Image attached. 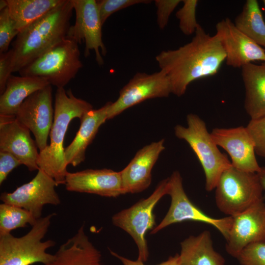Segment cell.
<instances>
[{"label": "cell", "instance_id": "d590c367", "mask_svg": "<svg viewBox=\"0 0 265 265\" xmlns=\"http://www.w3.org/2000/svg\"><path fill=\"white\" fill-rule=\"evenodd\" d=\"M112 255L118 258L121 261L123 265H145L144 262L137 260L133 261L124 257L120 256L116 253L110 250ZM180 256L179 254H176L174 256H170L167 260L164 261L158 265H179Z\"/></svg>", "mask_w": 265, "mask_h": 265}, {"label": "cell", "instance_id": "d6a6232c", "mask_svg": "<svg viewBox=\"0 0 265 265\" xmlns=\"http://www.w3.org/2000/svg\"><path fill=\"white\" fill-rule=\"evenodd\" d=\"M182 1L181 0H155L157 8V24L160 29H164L167 26L170 15Z\"/></svg>", "mask_w": 265, "mask_h": 265}, {"label": "cell", "instance_id": "ac0fdd59", "mask_svg": "<svg viewBox=\"0 0 265 265\" xmlns=\"http://www.w3.org/2000/svg\"><path fill=\"white\" fill-rule=\"evenodd\" d=\"M64 185L68 191L72 192L107 197H117L125 194L120 171L106 168L68 172Z\"/></svg>", "mask_w": 265, "mask_h": 265}, {"label": "cell", "instance_id": "ab89813d", "mask_svg": "<svg viewBox=\"0 0 265 265\" xmlns=\"http://www.w3.org/2000/svg\"></svg>", "mask_w": 265, "mask_h": 265}, {"label": "cell", "instance_id": "3957f363", "mask_svg": "<svg viewBox=\"0 0 265 265\" xmlns=\"http://www.w3.org/2000/svg\"><path fill=\"white\" fill-rule=\"evenodd\" d=\"M93 109L87 101L76 97L71 89L57 88L55 95L54 118L50 133L49 145L39 151L37 164L39 169L52 177L57 185L65 184L68 172L64 158L63 142L70 122L80 119Z\"/></svg>", "mask_w": 265, "mask_h": 265}, {"label": "cell", "instance_id": "4dcf8cb0", "mask_svg": "<svg viewBox=\"0 0 265 265\" xmlns=\"http://www.w3.org/2000/svg\"><path fill=\"white\" fill-rule=\"evenodd\" d=\"M237 259L241 265H265V242L249 244Z\"/></svg>", "mask_w": 265, "mask_h": 265}, {"label": "cell", "instance_id": "7a4b0ae2", "mask_svg": "<svg viewBox=\"0 0 265 265\" xmlns=\"http://www.w3.org/2000/svg\"><path fill=\"white\" fill-rule=\"evenodd\" d=\"M74 7L63 1L39 20L21 30L13 43L12 72H19L66 38Z\"/></svg>", "mask_w": 265, "mask_h": 265}, {"label": "cell", "instance_id": "f1b7e54d", "mask_svg": "<svg viewBox=\"0 0 265 265\" xmlns=\"http://www.w3.org/2000/svg\"><path fill=\"white\" fill-rule=\"evenodd\" d=\"M19 33L14 21L9 15L8 7L0 10V53L8 51L11 42Z\"/></svg>", "mask_w": 265, "mask_h": 265}, {"label": "cell", "instance_id": "5b68a950", "mask_svg": "<svg viewBox=\"0 0 265 265\" xmlns=\"http://www.w3.org/2000/svg\"><path fill=\"white\" fill-rule=\"evenodd\" d=\"M52 213L37 219L25 235L16 237L11 233L0 236V265H45L51 261L54 254L47 250L55 244L52 239L43 241L55 215Z\"/></svg>", "mask_w": 265, "mask_h": 265}, {"label": "cell", "instance_id": "ffe728a7", "mask_svg": "<svg viewBox=\"0 0 265 265\" xmlns=\"http://www.w3.org/2000/svg\"><path fill=\"white\" fill-rule=\"evenodd\" d=\"M111 102L97 109L86 112L80 120V127L72 142L64 148L67 165L76 166L84 161L85 151L97 134L99 128L107 120V111Z\"/></svg>", "mask_w": 265, "mask_h": 265}, {"label": "cell", "instance_id": "8992f818", "mask_svg": "<svg viewBox=\"0 0 265 265\" xmlns=\"http://www.w3.org/2000/svg\"><path fill=\"white\" fill-rule=\"evenodd\" d=\"M82 66L78 44L66 37L18 73L22 76L45 78L58 88L64 87L75 78Z\"/></svg>", "mask_w": 265, "mask_h": 265}, {"label": "cell", "instance_id": "e575fe53", "mask_svg": "<svg viewBox=\"0 0 265 265\" xmlns=\"http://www.w3.org/2000/svg\"><path fill=\"white\" fill-rule=\"evenodd\" d=\"M21 164L20 160L12 154L0 151V185L3 183L14 169Z\"/></svg>", "mask_w": 265, "mask_h": 265}, {"label": "cell", "instance_id": "30bf717a", "mask_svg": "<svg viewBox=\"0 0 265 265\" xmlns=\"http://www.w3.org/2000/svg\"><path fill=\"white\" fill-rule=\"evenodd\" d=\"M171 93L170 81L163 71L151 74L137 73L121 89L117 99L111 103L107 120L148 99L167 97Z\"/></svg>", "mask_w": 265, "mask_h": 265}, {"label": "cell", "instance_id": "603a6c76", "mask_svg": "<svg viewBox=\"0 0 265 265\" xmlns=\"http://www.w3.org/2000/svg\"><path fill=\"white\" fill-rule=\"evenodd\" d=\"M245 87L244 108L251 119L265 115V62L252 63L241 67Z\"/></svg>", "mask_w": 265, "mask_h": 265}, {"label": "cell", "instance_id": "cb8c5ba5", "mask_svg": "<svg viewBox=\"0 0 265 265\" xmlns=\"http://www.w3.org/2000/svg\"><path fill=\"white\" fill-rule=\"evenodd\" d=\"M179 265H224L225 259L213 246L210 232L204 231L181 242Z\"/></svg>", "mask_w": 265, "mask_h": 265}, {"label": "cell", "instance_id": "4fadbf2b", "mask_svg": "<svg viewBox=\"0 0 265 265\" xmlns=\"http://www.w3.org/2000/svg\"><path fill=\"white\" fill-rule=\"evenodd\" d=\"M16 119L33 134L40 151L47 146V140L53 124L51 84L27 97L21 104L15 115Z\"/></svg>", "mask_w": 265, "mask_h": 265}, {"label": "cell", "instance_id": "836d02e7", "mask_svg": "<svg viewBox=\"0 0 265 265\" xmlns=\"http://www.w3.org/2000/svg\"><path fill=\"white\" fill-rule=\"evenodd\" d=\"M12 50L0 53V94L4 92L6 84L12 72Z\"/></svg>", "mask_w": 265, "mask_h": 265}, {"label": "cell", "instance_id": "5bb4252c", "mask_svg": "<svg viewBox=\"0 0 265 265\" xmlns=\"http://www.w3.org/2000/svg\"><path fill=\"white\" fill-rule=\"evenodd\" d=\"M210 133L215 143L227 152L233 167L245 172L259 171L255 144L246 127L215 128Z\"/></svg>", "mask_w": 265, "mask_h": 265}, {"label": "cell", "instance_id": "2e32d148", "mask_svg": "<svg viewBox=\"0 0 265 265\" xmlns=\"http://www.w3.org/2000/svg\"><path fill=\"white\" fill-rule=\"evenodd\" d=\"M233 224L226 240V252L237 258L248 245L265 242V204L264 200L232 216Z\"/></svg>", "mask_w": 265, "mask_h": 265}, {"label": "cell", "instance_id": "1f68e13d", "mask_svg": "<svg viewBox=\"0 0 265 265\" xmlns=\"http://www.w3.org/2000/svg\"><path fill=\"white\" fill-rule=\"evenodd\" d=\"M246 127L253 139L256 154L265 159V115L250 119Z\"/></svg>", "mask_w": 265, "mask_h": 265}, {"label": "cell", "instance_id": "d4e9b609", "mask_svg": "<svg viewBox=\"0 0 265 265\" xmlns=\"http://www.w3.org/2000/svg\"><path fill=\"white\" fill-rule=\"evenodd\" d=\"M63 0H6L9 15L20 32L41 19Z\"/></svg>", "mask_w": 265, "mask_h": 265}, {"label": "cell", "instance_id": "9c48e42d", "mask_svg": "<svg viewBox=\"0 0 265 265\" xmlns=\"http://www.w3.org/2000/svg\"><path fill=\"white\" fill-rule=\"evenodd\" d=\"M168 195L171 197L169 209L160 223L151 232L155 234L170 225L186 220L198 221L215 228L224 237L228 238L233 224L232 216L215 218L205 214L190 200L183 185L180 173L174 171L168 178Z\"/></svg>", "mask_w": 265, "mask_h": 265}, {"label": "cell", "instance_id": "6da1fadb", "mask_svg": "<svg viewBox=\"0 0 265 265\" xmlns=\"http://www.w3.org/2000/svg\"><path fill=\"white\" fill-rule=\"evenodd\" d=\"M155 58L170 81L172 93L181 97L191 82L216 74L226 54L217 36L207 33L199 25L189 42L163 51Z\"/></svg>", "mask_w": 265, "mask_h": 265}, {"label": "cell", "instance_id": "4316f807", "mask_svg": "<svg viewBox=\"0 0 265 265\" xmlns=\"http://www.w3.org/2000/svg\"><path fill=\"white\" fill-rule=\"evenodd\" d=\"M37 220L24 209L4 203L0 204V236L27 227L28 224L32 226Z\"/></svg>", "mask_w": 265, "mask_h": 265}, {"label": "cell", "instance_id": "f546056e", "mask_svg": "<svg viewBox=\"0 0 265 265\" xmlns=\"http://www.w3.org/2000/svg\"><path fill=\"white\" fill-rule=\"evenodd\" d=\"M101 21L103 25L114 13L126 7L139 3H149V0H96Z\"/></svg>", "mask_w": 265, "mask_h": 265}, {"label": "cell", "instance_id": "484cf974", "mask_svg": "<svg viewBox=\"0 0 265 265\" xmlns=\"http://www.w3.org/2000/svg\"><path fill=\"white\" fill-rule=\"evenodd\" d=\"M234 24L239 31L257 44L265 46V22L257 0H246Z\"/></svg>", "mask_w": 265, "mask_h": 265}, {"label": "cell", "instance_id": "44dd1931", "mask_svg": "<svg viewBox=\"0 0 265 265\" xmlns=\"http://www.w3.org/2000/svg\"><path fill=\"white\" fill-rule=\"evenodd\" d=\"M44 265H102V255L90 240L82 225L59 246L53 259Z\"/></svg>", "mask_w": 265, "mask_h": 265}, {"label": "cell", "instance_id": "7c38bea8", "mask_svg": "<svg viewBox=\"0 0 265 265\" xmlns=\"http://www.w3.org/2000/svg\"><path fill=\"white\" fill-rule=\"evenodd\" d=\"M57 186L52 177L39 169L30 182L18 187L12 192L1 193L0 199L2 203L26 210L37 220L42 217L45 205L57 206L60 204L55 189Z\"/></svg>", "mask_w": 265, "mask_h": 265}, {"label": "cell", "instance_id": "8fae6325", "mask_svg": "<svg viewBox=\"0 0 265 265\" xmlns=\"http://www.w3.org/2000/svg\"><path fill=\"white\" fill-rule=\"evenodd\" d=\"M76 19L68 31L67 38L78 44L84 43V55L88 56L94 51L95 59L100 66L104 63L102 55L106 53V49L102 40V24L97 2L95 0H72Z\"/></svg>", "mask_w": 265, "mask_h": 265}, {"label": "cell", "instance_id": "7402d4cb", "mask_svg": "<svg viewBox=\"0 0 265 265\" xmlns=\"http://www.w3.org/2000/svg\"><path fill=\"white\" fill-rule=\"evenodd\" d=\"M45 78L11 75L0 97V115H14L23 102L35 92L50 85Z\"/></svg>", "mask_w": 265, "mask_h": 265}, {"label": "cell", "instance_id": "9a60e30c", "mask_svg": "<svg viewBox=\"0 0 265 265\" xmlns=\"http://www.w3.org/2000/svg\"><path fill=\"white\" fill-rule=\"evenodd\" d=\"M215 28L227 65L238 68L255 61L265 62V50L239 31L229 18L218 22Z\"/></svg>", "mask_w": 265, "mask_h": 265}, {"label": "cell", "instance_id": "277c9868", "mask_svg": "<svg viewBox=\"0 0 265 265\" xmlns=\"http://www.w3.org/2000/svg\"><path fill=\"white\" fill-rule=\"evenodd\" d=\"M187 126L177 125L174 133L179 139L186 141L197 156L205 173V188L215 189L219 179L231 162L221 153L213 141L206 125L198 115L189 113L186 116Z\"/></svg>", "mask_w": 265, "mask_h": 265}, {"label": "cell", "instance_id": "d6986e66", "mask_svg": "<svg viewBox=\"0 0 265 265\" xmlns=\"http://www.w3.org/2000/svg\"><path fill=\"white\" fill-rule=\"evenodd\" d=\"M164 139L153 142L139 150L120 171L124 193H135L149 187L152 171L160 154L165 149Z\"/></svg>", "mask_w": 265, "mask_h": 265}, {"label": "cell", "instance_id": "83f0119b", "mask_svg": "<svg viewBox=\"0 0 265 265\" xmlns=\"http://www.w3.org/2000/svg\"><path fill=\"white\" fill-rule=\"evenodd\" d=\"M183 5L179 9L176 16L179 21V27L183 34L190 35L195 33L199 25L196 17L197 0H183Z\"/></svg>", "mask_w": 265, "mask_h": 265}, {"label": "cell", "instance_id": "ba28073f", "mask_svg": "<svg viewBox=\"0 0 265 265\" xmlns=\"http://www.w3.org/2000/svg\"><path fill=\"white\" fill-rule=\"evenodd\" d=\"M168 178L161 181L148 197L141 199L112 217V224L133 238L138 248L137 260L144 263L147 261L149 254L146 234L153 230L156 224L154 209L161 198L168 194Z\"/></svg>", "mask_w": 265, "mask_h": 265}, {"label": "cell", "instance_id": "e0dca14e", "mask_svg": "<svg viewBox=\"0 0 265 265\" xmlns=\"http://www.w3.org/2000/svg\"><path fill=\"white\" fill-rule=\"evenodd\" d=\"M30 132L15 116L0 115V151L12 154L31 172L39 169V152Z\"/></svg>", "mask_w": 265, "mask_h": 265}, {"label": "cell", "instance_id": "52a82bcc", "mask_svg": "<svg viewBox=\"0 0 265 265\" xmlns=\"http://www.w3.org/2000/svg\"><path fill=\"white\" fill-rule=\"evenodd\" d=\"M214 189L216 205L228 216L238 214L264 200L257 173L241 171L232 165L223 172Z\"/></svg>", "mask_w": 265, "mask_h": 265}, {"label": "cell", "instance_id": "f35d334b", "mask_svg": "<svg viewBox=\"0 0 265 265\" xmlns=\"http://www.w3.org/2000/svg\"><path fill=\"white\" fill-rule=\"evenodd\" d=\"M263 3H264V4L265 7V0H263Z\"/></svg>", "mask_w": 265, "mask_h": 265}, {"label": "cell", "instance_id": "8d00e7d4", "mask_svg": "<svg viewBox=\"0 0 265 265\" xmlns=\"http://www.w3.org/2000/svg\"><path fill=\"white\" fill-rule=\"evenodd\" d=\"M257 174L263 190H265V166H261L260 170Z\"/></svg>", "mask_w": 265, "mask_h": 265}, {"label": "cell", "instance_id": "74e56055", "mask_svg": "<svg viewBox=\"0 0 265 265\" xmlns=\"http://www.w3.org/2000/svg\"><path fill=\"white\" fill-rule=\"evenodd\" d=\"M7 7V3L6 0H0V11L6 8Z\"/></svg>", "mask_w": 265, "mask_h": 265}]
</instances>
